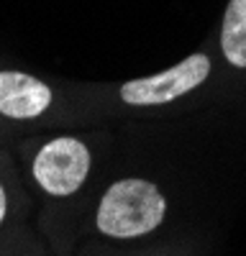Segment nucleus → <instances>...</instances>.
<instances>
[{
    "label": "nucleus",
    "mask_w": 246,
    "mask_h": 256,
    "mask_svg": "<svg viewBox=\"0 0 246 256\" xmlns=\"http://www.w3.org/2000/svg\"><path fill=\"white\" fill-rule=\"evenodd\" d=\"M90 169V154L77 138H54L38 152L34 162V177L52 195H72L85 182Z\"/></svg>",
    "instance_id": "obj_2"
},
{
    "label": "nucleus",
    "mask_w": 246,
    "mask_h": 256,
    "mask_svg": "<svg viewBox=\"0 0 246 256\" xmlns=\"http://www.w3.org/2000/svg\"><path fill=\"white\" fill-rule=\"evenodd\" d=\"M208 72H210V59L205 54H192L182 64H177V67H172L167 72L126 82L120 88V98H123V102H131V105L170 102V100H174L184 92L195 90L198 84H202Z\"/></svg>",
    "instance_id": "obj_3"
},
{
    "label": "nucleus",
    "mask_w": 246,
    "mask_h": 256,
    "mask_svg": "<svg viewBox=\"0 0 246 256\" xmlns=\"http://www.w3.org/2000/svg\"><path fill=\"white\" fill-rule=\"evenodd\" d=\"M6 218V192H3V187H0V220Z\"/></svg>",
    "instance_id": "obj_6"
},
{
    "label": "nucleus",
    "mask_w": 246,
    "mask_h": 256,
    "mask_svg": "<svg viewBox=\"0 0 246 256\" xmlns=\"http://www.w3.org/2000/svg\"><path fill=\"white\" fill-rule=\"evenodd\" d=\"M162 192L144 180H120L100 200L98 228L116 238H136L164 220Z\"/></svg>",
    "instance_id": "obj_1"
},
{
    "label": "nucleus",
    "mask_w": 246,
    "mask_h": 256,
    "mask_svg": "<svg viewBox=\"0 0 246 256\" xmlns=\"http://www.w3.org/2000/svg\"><path fill=\"white\" fill-rule=\"evenodd\" d=\"M220 46L234 67H246V0H231L226 8Z\"/></svg>",
    "instance_id": "obj_5"
},
{
    "label": "nucleus",
    "mask_w": 246,
    "mask_h": 256,
    "mask_svg": "<svg viewBox=\"0 0 246 256\" xmlns=\"http://www.w3.org/2000/svg\"><path fill=\"white\" fill-rule=\"evenodd\" d=\"M52 102V90L24 72H0V113L8 118H36Z\"/></svg>",
    "instance_id": "obj_4"
}]
</instances>
